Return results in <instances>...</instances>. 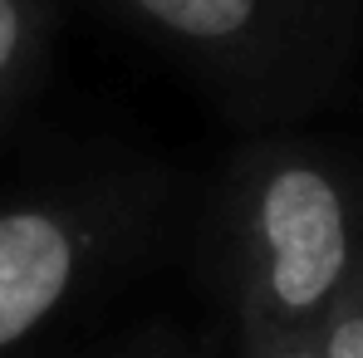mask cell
I'll return each instance as SVG.
<instances>
[{
	"label": "cell",
	"instance_id": "cell-1",
	"mask_svg": "<svg viewBox=\"0 0 363 358\" xmlns=\"http://www.w3.org/2000/svg\"><path fill=\"white\" fill-rule=\"evenodd\" d=\"M221 236L241 334H314L363 265L354 191L329 162L290 147L241 167Z\"/></svg>",
	"mask_w": 363,
	"mask_h": 358
},
{
	"label": "cell",
	"instance_id": "cell-2",
	"mask_svg": "<svg viewBox=\"0 0 363 358\" xmlns=\"http://www.w3.org/2000/svg\"><path fill=\"white\" fill-rule=\"evenodd\" d=\"M94 221L69 206L0 211V354L50 324L94 260Z\"/></svg>",
	"mask_w": 363,
	"mask_h": 358
},
{
	"label": "cell",
	"instance_id": "cell-3",
	"mask_svg": "<svg viewBox=\"0 0 363 358\" xmlns=\"http://www.w3.org/2000/svg\"><path fill=\"white\" fill-rule=\"evenodd\" d=\"M147 30L206 55H241L275 15V0H118Z\"/></svg>",
	"mask_w": 363,
	"mask_h": 358
},
{
	"label": "cell",
	"instance_id": "cell-4",
	"mask_svg": "<svg viewBox=\"0 0 363 358\" xmlns=\"http://www.w3.org/2000/svg\"><path fill=\"white\" fill-rule=\"evenodd\" d=\"M45 45V0H0V108L20 94Z\"/></svg>",
	"mask_w": 363,
	"mask_h": 358
},
{
	"label": "cell",
	"instance_id": "cell-5",
	"mask_svg": "<svg viewBox=\"0 0 363 358\" xmlns=\"http://www.w3.org/2000/svg\"><path fill=\"white\" fill-rule=\"evenodd\" d=\"M319 334V354L324 358H363V265L354 270L349 290L339 295V304L324 314Z\"/></svg>",
	"mask_w": 363,
	"mask_h": 358
},
{
	"label": "cell",
	"instance_id": "cell-6",
	"mask_svg": "<svg viewBox=\"0 0 363 358\" xmlns=\"http://www.w3.org/2000/svg\"><path fill=\"white\" fill-rule=\"evenodd\" d=\"M123 358H186V349H182V339H172V334H147V339H138Z\"/></svg>",
	"mask_w": 363,
	"mask_h": 358
}]
</instances>
